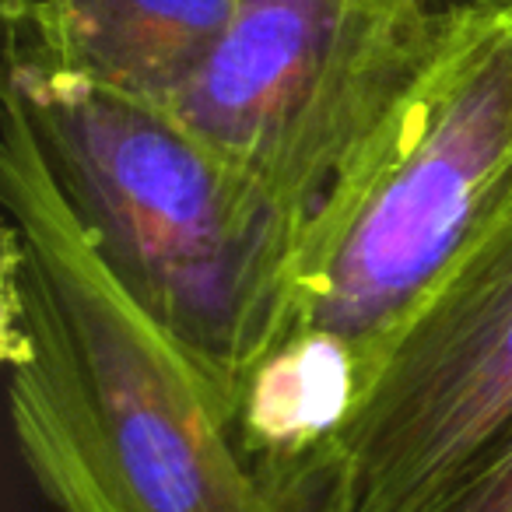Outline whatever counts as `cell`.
<instances>
[{
  "mask_svg": "<svg viewBox=\"0 0 512 512\" xmlns=\"http://www.w3.org/2000/svg\"><path fill=\"white\" fill-rule=\"evenodd\" d=\"M0 207L11 432L53 509L285 512L225 386L109 271L11 102Z\"/></svg>",
  "mask_w": 512,
  "mask_h": 512,
  "instance_id": "1",
  "label": "cell"
},
{
  "mask_svg": "<svg viewBox=\"0 0 512 512\" xmlns=\"http://www.w3.org/2000/svg\"><path fill=\"white\" fill-rule=\"evenodd\" d=\"M4 102L109 271L235 404L285 334L306 218L162 106L25 57Z\"/></svg>",
  "mask_w": 512,
  "mask_h": 512,
  "instance_id": "2",
  "label": "cell"
},
{
  "mask_svg": "<svg viewBox=\"0 0 512 512\" xmlns=\"http://www.w3.org/2000/svg\"><path fill=\"white\" fill-rule=\"evenodd\" d=\"M509 190L512 15L456 0L418 85L309 211L278 341L341 355L365 397Z\"/></svg>",
  "mask_w": 512,
  "mask_h": 512,
  "instance_id": "3",
  "label": "cell"
},
{
  "mask_svg": "<svg viewBox=\"0 0 512 512\" xmlns=\"http://www.w3.org/2000/svg\"><path fill=\"white\" fill-rule=\"evenodd\" d=\"M446 0H239L169 102L200 141L309 218L435 57Z\"/></svg>",
  "mask_w": 512,
  "mask_h": 512,
  "instance_id": "4",
  "label": "cell"
},
{
  "mask_svg": "<svg viewBox=\"0 0 512 512\" xmlns=\"http://www.w3.org/2000/svg\"><path fill=\"white\" fill-rule=\"evenodd\" d=\"M512 428V200L442 278L316 477L313 512H435Z\"/></svg>",
  "mask_w": 512,
  "mask_h": 512,
  "instance_id": "5",
  "label": "cell"
},
{
  "mask_svg": "<svg viewBox=\"0 0 512 512\" xmlns=\"http://www.w3.org/2000/svg\"><path fill=\"white\" fill-rule=\"evenodd\" d=\"M239 0H46L8 22V57L151 106H169L207 64Z\"/></svg>",
  "mask_w": 512,
  "mask_h": 512,
  "instance_id": "6",
  "label": "cell"
},
{
  "mask_svg": "<svg viewBox=\"0 0 512 512\" xmlns=\"http://www.w3.org/2000/svg\"><path fill=\"white\" fill-rule=\"evenodd\" d=\"M435 512H512V428L470 467Z\"/></svg>",
  "mask_w": 512,
  "mask_h": 512,
  "instance_id": "7",
  "label": "cell"
},
{
  "mask_svg": "<svg viewBox=\"0 0 512 512\" xmlns=\"http://www.w3.org/2000/svg\"><path fill=\"white\" fill-rule=\"evenodd\" d=\"M39 4H46V0H4V18H18L25 11L39 8Z\"/></svg>",
  "mask_w": 512,
  "mask_h": 512,
  "instance_id": "8",
  "label": "cell"
},
{
  "mask_svg": "<svg viewBox=\"0 0 512 512\" xmlns=\"http://www.w3.org/2000/svg\"><path fill=\"white\" fill-rule=\"evenodd\" d=\"M505 8H509V15H512V0H505ZM505 200H512V190H509V197H505Z\"/></svg>",
  "mask_w": 512,
  "mask_h": 512,
  "instance_id": "9",
  "label": "cell"
}]
</instances>
